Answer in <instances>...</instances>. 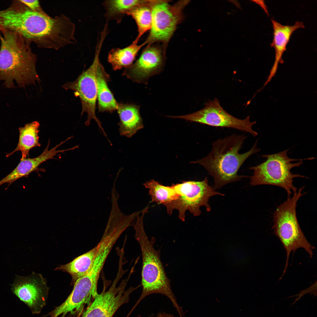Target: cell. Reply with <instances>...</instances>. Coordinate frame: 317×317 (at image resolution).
<instances>
[{
    "label": "cell",
    "mask_w": 317,
    "mask_h": 317,
    "mask_svg": "<svg viewBox=\"0 0 317 317\" xmlns=\"http://www.w3.org/2000/svg\"><path fill=\"white\" fill-rule=\"evenodd\" d=\"M172 186L178 195V198L165 206L167 212L171 215L173 210H177L179 218L183 222L185 221L186 211L188 210L194 216H198L201 213L200 207L205 206L207 211L210 212L211 210L208 204L210 198L215 195H225L215 191L209 185L207 177L201 181H184Z\"/></svg>",
    "instance_id": "obj_7"
},
{
    "label": "cell",
    "mask_w": 317,
    "mask_h": 317,
    "mask_svg": "<svg viewBox=\"0 0 317 317\" xmlns=\"http://www.w3.org/2000/svg\"><path fill=\"white\" fill-rule=\"evenodd\" d=\"M40 126L39 123L35 121L26 124L23 127L19 128V137L16 147L11 152L7 153L6 156L9 157L18 151L21 153L20 160L29 157L30 150L36 147L41 146L39 142L38 133Z\"/></svg>",
    "instance_id": "obj_18"
},
{
    "label": "cell",
    "mask_w": 317,
    "mask_h": 317,
    "mask_svg": "<svg viewBox=\"0 0 317 317\" xmlns=\"http://www.w3.org/2000/svg\"><path fill=\"white\" fill-rule=\"evenodd\" d=\"M135 237L141 248L142 257L141 294L135 307L147 296L154 294H161L167 297L171 302L179 316L183 313L178 303L170 286V280L166 276L160 258V250L154 247L153 238L149 240L144 230L143 218L137 219L134 225Z\"/></svg>",
    "instance_id": "obj_3"
},
{
    "label": "cell",
    "mask_w": 317,
    "mask_h": 317,
    "mask_svg": "<svg viewBox=\"0 0 317 317\" xmlns=\"http://www.w3.org/2000/svg\"><path fill=\"white\" fill-rule=\"evenodd\" d=\"M50 140L48 141L45 148L42 153L38 156L33 158H27L20 161L16 167L9 174L0 180V186L2 185L7 183V188L18 179L22 177H27L31 173L36 171H44L45 169L39 168L42 163L50 159H54V157L60 153H64L68 151V149L57 150V148L64 144L63 141L56 145L53 148L49 149Z\"/></svg>",
    "instance_id": "obj_14"
},
{
    "label": "cell",
    "mask_w": 317,
    "mask_h": 317,
    "mask_svg": "<svg viewBox=\"0 0 317 317\" xmlns=\"http://www.w3.org/2000/svg\"><path fill=\"white\" fill-rule=\"evenodd\" d=\"M75 26L63 15L51 17L28 8L21 35L38 47L59 49L75 42Z\"/></svg>",
    "instance_id": "obj_4"
},
{
    "label": "cell",
    "mask_w": 317,
    "mask_h": 317,
    "mask_svg": "<svg viewBox=\"0 0 317 317\" xmlns=\"http://www.w3.org/2000/svg\"><path fill=\"white\" fill-rule=\"evenodd\" d=\"M156 0H143L126 14L134 20L137 27L138 34L135 40L140 38L150 30L152 21V8Z\"/></svg>",
    "instance_id": "obj_20"
},
{
    "label": "cell",
    "mask_w": 317,
    "mask_h": 317,
    "mask_svg": "<svg viewBox=\"0 0 317 317\" xmlns=\"http://www.w3.org/2000/svg\"><path fill=\"white\" fill-rule=\"evenodd\" d=\"M121 276L117 274L107 290L104 286L103 290L98 293L92 303L83 312L82 317H112L122 305L129 302L130 295L137 288L131 286L126 290L128 280H123L117 286Z\"/></svg>",
    "instance_id": "obj_11"
},
{
    "label": "cell",
    "mask_w": 317,
    "mask_h": 317,
    "mask_svg": "<svg viewBox=\"0 0 317 317\" xmlns=\"http://www.w3.org/2000/svg\"><path fill=\"white\" fill-rule=\"evenodd\" d=\"M247 136L244 134H233L212 143L210 151L203 158L190 163L203 166L213 178L215 190L229 183L241 180L248 176L238 174L240 168L250 156L260 151L256 141L248 151L240 154Z\"/></svg>",
    "instance_id": "obj_1"
},
{
    "label": "cell",
    "mask_w": 317,
    "mask_h": 317,
    "mask_svg": "<svg viewBox=\"0 0 317 317\" xmlns=\"http://www.w3.org/2000/svg\"><path fill=\"white\" fill-rule=\"evenodd\" d=\"M96 80L98 112H113L117 110L118 102L108 86L110 76L100 62L97 66Z\"/></svg>",
    "instance_id": "obj_17"
},
{
    "label": "cell",
    "mask_w": 317,
    "mask_h": 317,
    "mask_svg": "<svg viewBox=\"0 0 317 317\" xmlns=\"http://www.w3.org/2000/svg\"><path fill=\"white\" fill-rule=\"evenodd\" d=\"M12 293L29 308L32 313H41L46 305L49 288L40 274L16 275L11 285Z\"/></svg>",
    "instance_id": "obj_13"
},
{
    "label": "cell",
    "mask_w": 317,
    "mask_h": 317,
    "mask_svg": "<svg viewBox=\"0 0 317 317\" xmlns=\"http://www.w3.org/2000/svg\"><path fill=\"white\" fill-rule=\"evenodd\" d=\"M167 47L160 43L146 45L136 61L125 68L122 75L134 82L147 84L151 77L163 70Z\"/></svg>",
    "instance_id": "obj_12"
},
{
    "label": "cell",
    "mask_w": 317,
    "mask_h": 317,
    "mask_svg": "<svg viewBox=\"0 0 317 317\" xmlns=\"http://www.w3.org/2000/svg\"><path fill=\"white\" fill-rule=\"evenodd\" d=\"M289 149L271 154L262 155L266 161L255 166L250 167L249 169L253 171L251 177V186L268 185L281 187L287 193L288 198L297 188L293 184L295 178H306L299 174H293L291 169L299 167L303 163V159L290 158L287 155Z\"/></svg>",
    "instance_id": "obj_6"
},
{
    "label": "cell",
    "mask_w": 317,
    "mask_h": 317,
    "mask_svg": "<svg viewBox=\"0 0 317 317\" xmlns=\"http://www.w3.org/2000/svg\"><path fill=\"white\" fill-rule=\"evenodd\" d=\"M149 317H154V316L150 315ZM157 317H175L173 315L165 312H160L157 314Z\"/></svg>",
    "instance_id": "obj_25"
},
{
    "label": "cell",
    "mask_w": 317,
    "mask_h": 317,
    "mask_svg": "<svg viewBox=\"0 0 317 317\" xmlns=\"http://www.w3.org/2000/svg\"><path fill=\"white\" fill-rule=\"evenodd\" d=\"M143 185L149 189V194L153 202L166 206L178 198V195L172 185L171 186H164L154 179L146 181Z\"/></svg>",
    "instance_id": "obj_23"
},
{
    "label": "cell",
    "mask_w": 317,
    "mask_h": 317,
    "mask_svg": "<svg viewBox=\"0 0 317 317\" xmlns=\"http://www.w3.org/2000/svg\"><path fill=\"white\" fill-rule=\"evenodd\" d=\"M0 80L9 88L35 84L40 80L36 69L37 58L30 43L20 35L0 29Z\"/></svg>",
    "instance_id": "obj_2"
},
{
    "label": "cell",
    "mask_w": 317,
    "mask_h": 317,
    "mask_svg": "<svg viewBox=\"0 0 317 317\" xmlns=\"http://www.w3.org/2000/svg\"><path fill=\"white\" fill-rule=\"evenodd\" d=\"M143 0H107L102 5L105 10L104 17L107 22L114 20L120 23L127 13Z\"/></svg>",
    "instance_id": "obj_22"
},
{
    "label": "cell",
    "mask_w": 317,
    "mask_h": 317,
    "mask_svg": "<svg viewBox=\"0 0 317 317\" xmlns=\"http://www.w3.org/2000/svg\"><path fill=\"white\" fill-rule=\"evenodd\" d=\"M138 41L134 40L129 45L123 48H115L108 53L107 60L114 70L126 68L132 64L139 52L146 45L144 41L138 44Z\"/></svg>",
    "instance_id": "obj_19"
},
{
    "label": "cell",
    "mask_w": 317,
    "mask_h": 317,
    "mask_svg": "<svg viewBox=\"0 0 317 317\" xmlns=\"http://www.w3.org/2000/svg\"><path fill=\"white\" fill-rule=\"evenodd\" d=\"M304 186L300 188L291 197L278 206L273 215L272 227L275 235L280 240L286 252V259L283 276L288 265L291 252L299 248H303L311 258L313 246L308 241L302 232L296 216L297 201L306 193H302Z\"/></svg>",
    "instance_id": "obj_5"
},
{
    "label": "cell",
    "mask_w": 317,
    "mask_h": 317,
    "mask_svg": "<svg viewBox=\"0 0 317 317\" xmlns=\"http://www.w3.org/2000/svg\"><path fill=\"white\" fill-rule=\"evenodd\" d=\"M78 317H79V316H78Z\"/></svg>",
    "instance_id": "obj_26"
},
{
    "label": "cell",
    "mask_w": 317,
    "mask_h": 317,
    "mask_svg": "<svg viewBox=\"0 0 317 317\" xmlns=\"http://www.w3.org/2000/svg\"><path fill=\"white\" fill-rule=\"evenodd\" d=\"M168 117L183 119L214 127L233 128L248 133L254 137L258 134L252 128L256 123V121L251 122L249 116L243 119L233 116L222 107L217 98L206 102L203 108L195 112L186 115Z\"/></svg>",
    "instance_id": "obj_10"
},
{
    "label": "cell",
    "mask_w": 317,
    "mask_h": 317,
    "mask_svg": "<svg viewBox=\"0 0 317 317\" xmlns=\"http://www.w3.org/2000/svg\"><path fill=\"white\" fill-rule=\"evenodd\" d=\"M140 108V106L134 104L118 102L117 110L121 135L130 138L144 127Z\"/></svg>",
    "instance_id": "obj_16"
},
{
    "label": "cell",
    "mask_w": 317,
    "mask_h": 317,
    "mask_svg": "<svg viewBox=\"0 0 317 317\" xmlns=\"http://www.w3.org/2000/svg\"><path fill=\"white\" fill-rule=\"evenodd\" d=\"M273 30V38L271 44L275 52V61L268 78L271 79L276 72L279 63H282V55L292 33L298 29L305 27L302 22L297 21L292 26L284 25L272 19Z\"/></svg>",
    "instance_id": "obj_15"
},
{
    "label": "cell",
    "mask_w": 317,
    "mask_h": 317,
    "mask_svg": "<svg viewBox=\"0 0 317 317\" xmlns=\"http://www.w3.org/2000/svg\"><path fill=\"white\" fill-rule=\"evenodd\" d=\"M103 43L102 41L97 42L94 60L89 68L83 71L75 80L65 83L62 87L66 90H72L75 95L80 98L82 107L81 115L86 113L87 115L85 125H89L91 120H94L106 136L101 123L95 114L97 98L96 73L98 64L100 62V55Z\"/></svg>",
    "instance_id": "obj_9"
},
{
    "label": "cell",
    "mask_w": 317,
    "mask_h": 317,
    "mask_svg": "<svg viewBox=\"0 0 317 317\" xmlns=\"http://www.w3.org/2000/svg\"><path fill=\"white\" fill-rule=\"evenodd\" d=\"M190 1L180 0L171 4L169 0H156L152 6L151 26L145 41L146 45L160 43L167 47L183 20V10Z\"/></svg>",
    "instance_id": "obj_8"
},
{
    "label": "cell",
    "mask_w": 317,
    "mask_h": 317,
    "mask_svg": "<svg viewBox=\"0 0 317 317\" xmlns=\"http://www.w3.org/2000/svg\"><path fill=\"white\" fill-rule=\"evenodd\" d=\"M20 1L31 10L41 13H44L41 9L39 3L37 0H24Z\"/></svg>",
    "instance_id": "obj_24"
},
{
    "label": "cell",
    "mask_w": 317,
    "mask_h": 317,
    "mask_svg": "<svg viewBox=\"0 0 317 317\" xmlns=\"http://www.w3.org/2000/svg\"><path fill=\"white\" fill-rule=\"evenodd\" d=\"M97 245L93 248L75 258L70 262L60 266L58 269L70 274L75 282L83 276L90 270L97 250Z\"/></svg>",
    "instance_id": "obj_21"
}]
</instances>
